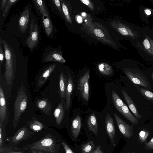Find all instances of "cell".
<instances>
[{"label":"cell","instance_id":"6da1fadb","mask_svg":"<svg viewBox=\"0 0 153 153\" xmlns=\"http://www.w3.org/2000/svg\"><path fill=\"white\" fill-rule=\"evenodd\" d=\"M5 54L4 76L8 85L14 80L17 69L18 59L23 55L16 39L7 34L0 32Z\"/></svg>","mask_w":153,"mask_h":153},{"label":"cell","instance_id":"7a4b0ae2","mask_svg":"<svg viewBox=\"0 0 153 153\" xmlns=\"http://www.w3.org/2000/svg\"><path fill=\"white\" fill-rule=\"evenodd\" d=\"M31 1L37 15L41 19L42 26L47 37H53L55 34L56 29L45 1L33 0Z\"/></svg>","mask_w":153,"mask_h":153},{"label":"cell","instance_id":"3957f363","mask_svg":"<svg viewBox=\"0 0 153 153\" xmlns=\"http://www.w3.org/2000/svg\"><path fill=\"white\" fill-rule=\"evenodd\" d=\"M59 144L56 138L49 134L39 141L20 149L44 151L49 153H58Z\"/></svg>","mask_w":153,"mask_h":153},{"label":"cell","instance_id":"277c9868","mask_svg":"<svg viewBox=\"0 0 153 153\" xmlns=\"http://www.w3.org/2000/svg\"><path fill=\"white\" fill-rule=\"evenodd\" d=\"M27 104V96L26 88L23 84L17 92L13 107V126L14 129L16 127L22 114L25 110Z\"/></svg>","mask_w":153,"mask_h":153},{"label":"cell","instance_id":"5b68a950","mask_svg":"<svg viewBox=\"0 0 153 153\" xmlns=\"http://www.w3.org/2000/svg\"><path fill=\"white\" fill-rule=\"evenodd\" d=\"M29 36L26 40V44L30 53L37 48L40 40V29L38 19L32 11L30 24Z\"/></svg>","mask_w":153,"mask_h":153},{"label":"cell","instance_id":"8992f818","mask_svg":"<svg viewBox=\"0 0 153 153\" xmlns=\"http://www.w3.org/2000/svg\"><path fill=\"white\" fill-rule=\"evenodd\" d=\"M32 5L29 2L23 7L21 13L17 17V27L19 33L26 34L30 25L31 11Z\"/></svg>","mask_w":153,"mask_h":153},{"label":"cell","instance_id":"52a82bcc","mask_svg":"<svg viewBox=\"0 0 153 153\" xmlns=\"http://www.w3.org/2000/svg\"><path fill=\"white\" fill-rule=\"evenodd\" d=\"M124 72L129 80L134 84L141 86L146 89H151L148 78L140 72L132 69L125 70Z\"/></svg>","mask_w":153,"mask_h":153},{"label":"cell","instance_id":"ba28073f","mask_svg":"<svg viewBox=\"0 0 153 153\" xmlns=\"http://www.w3.org/2000/svg\"><path fill=\"white\" fill-rule=\"evenodd\" d=\"M52 62L61 63H64L65 62V60L62 56V52L59 48H48L42 55L41 63Z\"/></svg>","mask_w":153,"mask_h":153},{"label":"cell","instance_id":"9c48e42d","mask_svg":"<svg viewBox=\"0 0 153 153\" xmlns=\"http://www.w3.org/2000/svg\"><path fill=\"white\" fill-rule=\"evenodd\" d=\"M27 126L26 125L21 128L13 136L10 137L11 145H16L23 140L30 138L34 134L33 131L27 128Z\"/></svg>","mask_w":153,"mask_h":153},{"label":"cell","instance_id":"30bf717a","mask_svg":"<svg viewBox=\"0 0 153 153\" xmlns=\"http://www.w3.org/2000/svg\"><path fill=\"white\" fill-rule=\"evenodd\" d=\"M89 79L90 71H88L78 81V89L82 97L86 101H88L89 98Z\"/></svg>","mask_w":153,"mask_h":153},{"label":"cell","instance_id":"8fae6325","mask_svg":"<svg viewBox=\"0 0 153 153\" xmlns=\"http://www.w3.org/2000/svg\"><path fill=\"white\" fill-rule=\"evenodd\" d=\"M117 126L121 133L126 137L129 138L133 134L132 126L125 122L117 114H114Z\"/></svg>","mask_w":153,"mask_h":153},{"label":"cell","instance_id":"7c38bea8","mask_svg":"<svg viewBox=\"0 0 153 153\" xmlns=\"http://www.w3.org/2000/svg\"><path fill=\"white\" fill-rule=\"evenodd\" d=\"M105 123L106 132L112 143L114 145L115 134V128L113 118L108 113H107L105 117Z\"/></svg>","mask_w":153,"mask_h":153},{"label":"cell","instance_id":"4fadbf2b","mask_svg":"<svg viewBox=\"0 0 153 153\" xmlns=\"http://www.w3.org/2000/svg\"><path fill=\"white\" fill-rule=\"evenodd\" d=\"M121 92L131 111L136 118L140 119L142 117V116L139 113L136 106L131 98L125 90H122Z\"/></svg>","mask_w":153,"mask_h":153},{"label":"cell","instance_id":"5bb4252c","mask_svg":"<svg viewBox=\"0 0 153 153\" xmlns=\"http://www.w3.org/2000/svg\"><path fill=\"white\" fill-rule=\"evenodd\" d=\"M6 105L5 96L2 88L0 85V125L4 126L3 123L6 114Z\"/></svg>","mask_w":153,"mask_h":153},{"label":"cell","instance_id":"9a60e30c","mask_svg":"<svg viewBox=\"0 0 153 153\" xmlns=\"http://www.w3.org/2000/svg\"><path fill=\"white\" fill-rule=\"evenodd\" d=\"M68 81L65 94V99L66 104V109L68 110L70 105L71 96L74 87L73 79L69 73L67 72Z\"/></svg>","mask_w":153,"mask_h":153},{"label":"cell","instance_id":"2e32d148","mask_svg":"<svg viewBox=\"0 0 153 153\" xmlns=\"http://www.w3.org/2000/svg\"><path fill=\"white\" fill-rule=\"evenodd\" d=\"M56 67V64H50L45 68L38 79L37 84L38 86H41L44 83Z\"/></svg>","mask_w":153,"mask_h":153},{"label":"cell","instance_id":"e0dca14e","mask_svg":"<svg viewBox=\"0 0 153 153\" xmlns=\"http://www.w3.org/2000/svg\"><path fill=\"white\" fill-rule=\"evenodd\" d=\"M37 107L43 112L45 114L49 115L51 110V104L48 100L46 98L37 100L36 102Z\"/></svg>","mask_w":153,"mask_h":153},{"label":"cell","instance_id":"ac0fdd59","mask_svg":"<svg viewBox=\"0 0 153 153\" xmlns=\"http://www.w3.org/2000/svg\"><path fill=\"white\" fill-rule=\"evenodd\" d=\"M87 125L89 130L92 132L96 136L98 134V126L97 119L95 113H93L88 117Z\"/></svg>","mask_w":153,"mask_h":153},{"label":"cell","instance_id":"d6986e66","mask_svg":"<svg viewBox=\"0 0 153 153\" xmlns=\"http://www.w3.org/2000/svg\"><path fill=\"white\" fill-rule=\"evenodd\" d=\"M49 3L52 12L62 18H65L60 0H49Z\"/></svg>","mask_w":153,"mask_h":153},{"label":"cell","instance_id":"ffe728a7","mask_svg":"<svg viewBox=\"0 0 153 153\" xmlns=\"http://www.w3.org/2000/svg\"><path fill=\"white\" fill-rule=\"evenodd\" d=\"M81 118L79 115L76 116L72 122L71 131L73 137L76 138L80 132L81 127Z\"/></svg>","mask_w":153,"mask_h":153},{"label":"cell","instance_id":"44dd1931","mask_svg":"<svg viewBox=\"0 0 153 153\" xmlns=\"http://www.w3.org/2000/svg\"><path fill=\"white\" fill-rule=\"evenodd\" d=\"M118 111L131 123L134 124L138 123L139 121L137 118L130 112L128 107L125 103Z\"/></svg>","mask_w":153,"mask_h":153},{"label":"cell","instance_id":"7402d4cb","mask_svg":"<svg viewBox=\"0 0 153 153\" xmlns=\"http://www.w3.org/2000/svg\"><path fill=\"white\" fill-rule=\"evenodd\" d=\"M64 114L63 100H62L61 102L55 110L54 112V115L57 125H60L64 117Z\"/></svg>","mask_w":153,"mask_h":153},{"label":"cell","instance_id":"603a6c76","mask_svg":"<svg viewBox=\"0 0 153 153\" xmlns=\"http://www.w3.org/2000/svg\"><path fill=\"white\" fill-rule=\"evenodd\" d=\"M67 83L63 72L61 71L59 75V93L61 97L63 99L65 98Z\"/></svg>","mask_w":153,"mask_h":153},{"label":"cell","instance_id":"cb8c5ba5","mask_svg":"<svg viewBox=\"0 0 153 153\" xmlns=\"http://www.w3.org/2000/svg\"><path fill=\"white\" fill-rule=\"evenodd\" d=\"M141 94L147 100L153 101V93L146 89L140 87L138 85L133 84Z\"/></svg>","mask_w":153,"mask_h":153},{"label":"cell","instance_id":"d4e9b609","mask_svg":"<svg viewBox=\"0 0 153 153\" xmlns=\"http://www.w3.org/2000/svg\"><path fill=\"white\" fill-rule=\"evenodd\" d=\"M5 136L6 133L5 126L0 125V152L11 151L9 147H4V140Z\"/></svg>","mask_w":153,"mask_h":153},{"label":"cell","instance_id":"484cf974","mask_svg":"<svg viewBox=\"0 0 153 153\" xmlns=\"http://www.w3.org/2000/svg\"><path fill=\"white\" fill-rule=\"evenodd\" d=\"M98 69L101 74L105 75L110 76L113 73V70L111 66L105 63H102L99 64Z\"/></svg>","mask_w":153,"mask_h":153},{"label":"cell","instance_id":"4316f807","mask_svg":"<svg viewBox=\"0 0 153 153\" xmlns=\"http://www.w3.org/2000/svg\"><path fill=\"white\" fill-rule=\"evenodd\" d=\"M111 94L114 104L116 109L118 111L123 105L124 103L114 90H112Z\"/></svg>","mask_w":153,"mask_h":153},{"label":"cell","instance_id":"83f0119b","mask_svg":"<svg viewBox=\"0 0 153 153\" xmlns=\"http://www.w3.org/2000/svg\"><path fill=\"white\" fill-rule=\"evenodd\" d=\"M19 0H8L7 3L2 11V16L5 18L8 16L10 10L12 6L17 3Z\"/></svg>","mask_w":153,"mask_h":153},{"label":"cell","instance_id":"f1b7e54d","mask_svg":"<svg viewBox=\"0 0 153 153\" xmlns=\"http://www.w3.org/2000/svg\"><path fill=\"white\" fill-rule=\"evenodd\" d=\"M43 124L37 120L32 121L29 124V129L34 132H37L42 130L44 128Z\"/></svg>","mask_w":153,"mask_h":153},{"label":"cell","instance_id":"f546056e","mask_svg":"<svg viewBox=\"0 0 153 153\" xmlns=\"http://www.w3.org/2000/svg\"><path fill=\"white\" fill-rule=\"evenodd\" d=\"M65 18L70 23H72V20L69 13V10L65 1L60 0Z\"/></svg>","mask_w":153,"mask_h":153},{"label":"cell","instance_id":"4dcf8cb0","mask_svg":"<svg viewBox=\"0 0 153 153\" xmlns=\"http://www.w3.org/2000/svg\"><path fill=\"white\" fill-rule=\"evenodd\" d=\"M94 144L93 141H89L82 146V153H91L93 150Z\"/></svg>","mask_w":153,"mask_h":153},{"label":"cell","instance_id":"1f68e13d","mask_svg":"<svg viewBox=\"0 0 153 153\" xmlns=\"http://www.w3.org/2000/svg\"><path fill=\"white\" fill-rule=\"evenodd\" d=\"M3 43L1 39L0 38V68L1 70L2 65L5 59V54Z\"/></svg>","mask_w":153,"mask_h":153},{"label":"cell","instance_id":"d6a6232c","mask_svg":"<svg viewBox=\"0 0 153 153\" xmlns=\"http://www.w3.org/2000/svg\"><path fill=\"white\" fill-rule=\"evenodd\" d=\"M149 134V132L147 131L142 130L139 133V137L142 142H144L146 139Z\"/></svg>","mask_w":153,"mask_h":153},{"label":"cell","instance_id":"836d02e7","mask_svg":"<svg viewBox=\"0 0 153 153\" xmlns=\"http://www.w3.org/2000/svg\"><path fill=\"white\" fill-rule=\"evenodd\" d=\"M61 144L63 147L65 153H74L71 149L65 142H62L61 143Z\"/></svg>","mask_w":153,"mask_h":153},{"label":"cell","instance_id":"e575fe53","mask_svg":"<svg viewBox=\"0 0 153 153\" xmlns=\"http://www.w3.org/2000/svg\"><path fill=\"white\" fill-rule=\"evenodd\" d=\"M95 35L99 37H102L104 36V34L102 31L100 29L96 28L94 30Z\"/></svg>","mask_w":153,"mask_h":153},{"label":"cell","instance_id":"d590c367","mask_svg":"<svg viewBox=\"0 0 153 153\" xmlns=\"http://www.w3.org/2000/svg\"><path fill=\"white\" fill-rule=\"evenodd\" d=\"M119 32L122 35H127L128 34L127 30L126 28L123 27H119L118 28Z\"/></svg>","mask_w":153,"mask_h":153},{"label":"cell","instance_id":"8d00e7d4","mask_svg":"<svg viewBox=\"0 0 153 153\" xmlns=\"http://www.w3.org/2000/svg\"><path fill=\"white\" fill-rule=\"evenodd\" d=\"M80 1L84 4L88 6L91 9H93V7L90 1L88 0H81Z\"/></svg>","mask_w":153,"mask_h":153},{"label":"cell","instance_id":"74e56055","mask_svg":"<svg viewBox=\"0 0 153 153\" xmlns=\"http://www.w3.org/2000/svg\"><path fill=\"white\" fill-rule=\"evenodd\" d=\"M146 146L148 149H153V137L149 142L146 144Z\"/></svg>","mask_w":153,"mask_h":153},{"label":"cell","instance_id":"f35d334b","mask_svg":"<svg viewBox=\"0 0 153 153\" xmlns=\"http://www.w3.org/2000/svg\"><path fill=\"white\" fill-rule=\"evenodd\" d=\"M143 44L145 48L149 49L150 47V45L149 40L147 39H145L143 42Z\"/></svg>","mask_w":153,"mask_h":153},{"label":"cell","instance_id":"ab89813d","mask_svg":"<svg viewBox=\"0 0 153 153\" xmlns=\"http://www.w3.org/2000/svg\"><path fill=\"white\" fill-rule=\"evenodd\" d=\"M91 153H104L101 149V146L99 145L96 149L93 150Z\"/></svg>","mask_w":153,"mask_h":153},{"label":"cell","instance_id":"60d3db41","mask_svg":"<svg viewBox=\"0 0 153 153\" xmlns=\"http://www.w3.org/2000/svg\"><path fill=\"white\" fill-rule=\"evenodd\" d=\"M8 0H1L0 4V9L2 11L7 3Z\"/></svg>","mask_w":153,"mask_h":153},{"label":"cell","instance_id":"b9f144b4","mask_svg":"<svg viewBox=\"0 0 153 153\" xmlns=\"http://www.w3.org/2000/svg\"><path fill=\"white\" fill-rule=\"evenodd\" d=\"M0 153H23V152L20 151L13 152L11 151H3L0 152Z\"/></svg>","mask_w":153,"mask_h":153},{"label":"cell","instance_id":"7bdbcfd3","mask_svg":"<svg viewBox=\"0 0 153 153\" xmlns=\"http://www.w3.org/2000/svg\"><path fill=\"white\" fill-rule=\"evenodd\" d=\"M76 19L77 22L79 23H81L82 22V18L80 16H78L76 17Z\"/></svg>","mask_w":153,"mask_h":153},{"label":"cell","instance_id":"ee69618b","mask_svg":"<svg viewBox=\"0 0 153 153\" xmlns=\"http://www.w3.org/2000/svg\"><path fill=\"white\" fill-rule=\"evenodd\" d=\"M146 13L147 15H150L151 14V11L147 9L145 10Z\"/></svg>","mask_w":153,"mask_h":153},{"label":"cell","instance_id":"f6af8a7d","mask_svg":"<svg viewBox=\"0 0 153 153\" xmlns=\"http://www.w3.org/2000/svg\"><path fill=\"white\" fill-rule=\"evenodd\" d=\"M32 153H37V150H32Z\"/></svg>","mask_w":153,"mask_h":153},{"label":"cell","instance_id":"bcb514c9","mask_svg":"<svg viewBox=\"0 0 153 153\" xmlns=\"http://www.w3.org/2000/svg\"><path fill=\"white\" fill-rule=\"evenodd\" d=\"M86 14L85 12H83L82 13V15L83 16H86Z\"/></svg>","mask_w":153,"mask_h":153},{"label":"cell","instance_id":"7dc6e473","mask_svg":"<svg viewBox=\"0 0 153 153\" xmlns=\"http://www.w3.org/2000/svg\"><path fill=\"white\" fill-rule=\"evenodd\" d=\"M37 153H43L42 151L40 150H37Z\"/></svg>","mask_w":153,"mask_h":153},{"label":"cell","instance_id":"c3c4849f","mask_svg":"<svg viewBox=\"0 0 153 153\" xmlns=\"http://www.w3.org/2000/svg\"><path fill=\"white\" fill-rule=\"evenodd\" d=\"M152 79L153 80V72L152 73Z\"/></svg>","mask_w":153,"mask_h":153},{"label":"cell","instance_id":"681fc988","mask_svg":"<svg viewBox=\"0 0 153 153\" xmlns=\"http://www.w3.org/2000/svg\"><path fill=\"white\" fill-rule=\"evenodd\" d=\"M45 153H48V152H45Z\"/></svg>","mask_w":153,"mask_h":153}]
</instances>
